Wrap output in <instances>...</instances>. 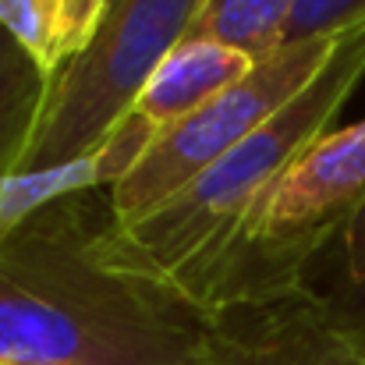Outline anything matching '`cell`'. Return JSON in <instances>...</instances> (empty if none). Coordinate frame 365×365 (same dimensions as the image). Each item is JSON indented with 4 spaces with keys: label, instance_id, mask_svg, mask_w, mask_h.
I'll return each mask as SVG.
<instances>
[{
    "label": "cell",
    "instance_id": "cell-1",
    "mask_svg": "<svg viewBox=\"0 0 365 365\" xmlns=\"http://www.w3.org/2000/svg\"><path fill=\"white\" fill-rule=\"evenodd\" d=\"M107 217L96 192L71 195L0 245L4 365H199L206 323L100 255Z\"/></svg>",
    "mask_w": 365,
    "mask_h": 365
},
{
    "label": "cell",
    "instance_id": "cell-2",
    "mask_svg": "<svg viewBox=\"0 0 365 365\" xmlns=\"http://www.w3.org/2000/svg\"><path fill=\"white\" fill-rule=\"evenodd\" d=\"M365 78V21L341 32L323 71L259 131L206 167L192 185L135 224L107 217L100 255L128 277L149 280L192 309L202 280L238 245L248 220L287 167L330 131V121ZM195 312V309H192Z\"/></svg>",
    "mask_w": 365,
    "mask_h": 365
},
{
    "label": "cell",
    "instance_id": "cell-3",
    "mask_svg": "<svg viewBox=\"0 0 365 365\" xmlns=\"http://www.w3.org/2000/svg\"><path fill=\"white\" fill-rule=\"evenodd\" d=\"M365 202V121L330 128L273 185L238 245L202 280L192 309L202 323L316 294L312 259L344 235Z\"/></svg>",
    "mask_w": 365,
    "mask_h": 365
},
{
    "label": "cell",
    "instance_id": "cell-4",
    "mask_svg": "<svg viewBox=\"0 0 365 365\" xmlns=\"http://www.w3.org/2000/svg\"><path fill=\"white\" fill-rule=\"evenodd\" d=\"M206 0H114L93 50L64 71L32 128L18 170L93 153L128 114L149 71L188 36Z\"/></svg>",
    "mask_w": 365,
    "mask_h": 365
},
{
    "label": "cell",
    "instance_id": "cell-5",
    "mask_svg": "<svg viewBox=\"0 0 365 365\" xmlns=\"http://www.w3.org/2000/svg\"><path fill=\"white\" fill-rule=\"evenodd\" d=\"M341 36L284 43L277 53L255 61L248 75L217 93L185 121L163 128L138 163L110 188L107 210L114 224H135L185 185H192L206 167L227 156L238 142L259 131L280 107H287L330 61Z\"/></svg>",
    "mask_w": 365,
    "mask_h": 365
},
{
    "label": "cell",
    "instance_id": "cell-6",
    "mask_svg": "<svg viewBox=\"0 0 365 365\" xmlns=\"http://www.w3.org/2000/svg\"><path fill=\"white\" fill-rule=\"evenodd\" d=\"M199 365H365V344L309 294L206 323Z\"/></svg>",
    "mask_w": 365,
    "mask_h": 365
},
{
    "label": "cell",
    "instance_id": "cell-7",
    "mask_svg": "<svg viewBox=\"0 0 365 365\" xmlns=\"http://www.w3.org/2000/svg\"><path fill=\"white\" fill-rule=\"evenodd\" d=\"M156 135L160 128H153L135 114H124L121 124L93 153L71 163L43 167V170H0V245L61 199L114 188L138 163V156L149 149Z\"/></svg>",
    "mask_w": 365,
    "mask_h": 365
},
{
    "label": "cell",
    "instance_id": "cell-8",
    "mask_svg": "<svg viewBox=\"0 0 365 365\" xmlns=\"http://www.w3.org/2000/svg\"><path fill=\"white\" fill-rule=\"evenodd\" d=\"M252 64L255 61H248L245 53L224 46V43L185 36L149 71V78L142 82L128 114L163 131L170 124L185 121L188 114H195L202 103H210L217 93H224L238 78H245Z\"/></svg>",
    "mask_w": 365,
    "mask_h": 365
},
{
    "label": "cell",
    "instance_id": "cell-9",
    "mask_svg": "<svg viewBox=\"0 0 365 365\" xmlns=\"http://www.w3.org/2000/svg\"><path fill=\"white\" fill-rule=\"evenodd\" d=\"M110 4L114 0H0V32L53 89L100 39Z\"/></svg>",
    "mask_w": 365,
    "mask_h": 365
},
{
    "label": "cell",
    "instance_id": "cell-10",
    "mask_svg": "<svg viewBox=\"0 0 365 365\" xmlns=\"http://www.w3.org/2000/svg\"><path fill=\"white\" fill-rule=\"evenodd\" d=\"M294 11L298 0H206L188 36L224 43L248 61H262L287 43Z\"/></svg>",
    "mask_w": 365,
    "mask_h": 365
},
{
    "label": "cell",
    "instance_id": "cell-11",
    "mask_svg": "<svg viewBox=\"0 0 365 365\" xmlns=\"http://www.w3.org/2000/svg\"><path fill=\"white\" fill-rule=\"evenodd\" d=\"M46 96L50 86L0 32V170H18V160L46 107Z\"/></svg>",
    "mask_w": 365,
    "mask_h": 365
},
{
    "label": "cell",
    "instance_id": "cell-12",
    "mask_svg": "<svg viewBox=\"0 0 365 365\" xmlns=\"http://www.w3.org/2000/svg\"><path fill=\"white\" fill-rule=\"evenodd\" d=\"M341 242H344L341 280L334 284L330 294H319V298H323L327 316L365 344V202L348 220Z\"/></svg>",
    "mask_w": 365,
    "mask_h": 365
},
{
    "label": "cell",
    "instance_id": "cell-13",
    "mask_svg": "<svg viewBox=\"0 0 365 365\" xmlns=\"http://www.w3.org/2000/svg\"><path fill=\"white\" fill-rule=\"evenodd\" d=\"M365 21V0H298V11L287 29V43L341 36Z\"/></svg>",
    "mask_w": 365,
    "mask_h": 365
},
{
    "label": "cell",
    "instance_id": "cell-14",
    "mask_svg": "<svg viewBox=\"0 0 365 365\" xmlns=\"http://www.w3.org/2000/svg\"><path fill=\"white\" fill-rule=\"evenodd\" d=\"M0 365H4V362H0Z\"/></svg>",
    "mask_w": 365,
    "mask_h": 365
}]
</instances>
